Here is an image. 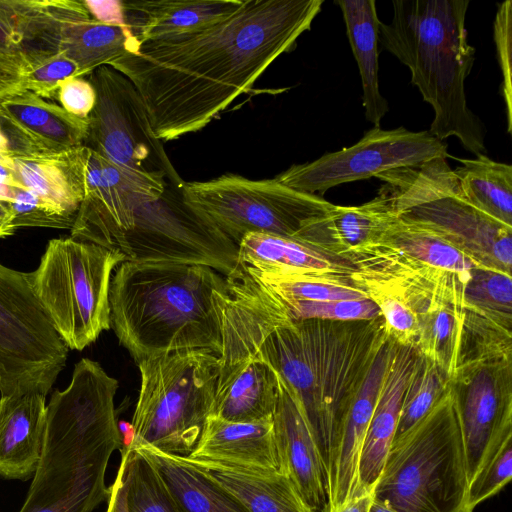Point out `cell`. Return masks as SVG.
I'll list each match as a JSON object with an SVG mask.
<instances>
[{"label": "cell", "mask_w": 512, "mask_h": 512, "mask_svg": "<svg viewBox=\"0 0 512 512\" xmlns=\"http://www.w3.org/2000/svg\"><path fill=\"white\" fill-rule=\"evenodd\" d=\"M118 381L82 358L64 390L46 405L44 442L26 498L18 512H92L108 501L105 473L123 446L114 398Z\"/></svg>", "instance_id": "cell-3"}, {"label": "cell", "mask_w": 512, "mask_h": 512, "mask_svg": "<svg viewBox=\"0 0 512 512\" xmlns=\"http://www.w3.org/2000/svg\"><path fill=\"white\" fill-rule=\"evenodd\" d=\"M453 169L462 195L476 208L512 226V166L485 154L457 158Z\"/></svg>", "instance_id": "cell-31"}, {"label": "cell", "mask_w": 512, "mask_h": 512, "mask_svg": "<svg viewBox=\"0 0 512 512\" xmlns=\"http://www.w3.org/2000/svg\"><path fill=\"white\" fill-rule=\"evenodd\" d=\"M494 42L496 55L502 72L501 93L504 99L507 118V131L512 130V2L506 0L498 4L494 20Z\"/></svg>", "instance_id": "cell-40"}, {"label": "cell", "mask_w": 512, "mask_h": 512, "mask_svg": "<svg viewBox=\"0 0 512 512\" xmlns=\"http://www.w3.org/2000/svg\"><path fill=\"white\" fill-rule=\"evenodd\" d=\"M449 384L470 484L512 436V358L460 363Z\"/></svg>", "instance_id": "cell-15"}, {"label": "cell", "mask_w": 512, "mask_h": 512, "mask_svg": "<svg viewBox=\"0 0 512 512\" xmlns=\"http://www.w3.org/2000/svg\"><path fill=\"white\" fill-rule=\"evenodd\" d=\"M276 372L256 359L219 360L210 415L233 422L271 420L278 399Z\"/></svg>", "instance_id": "cell-23"}, {"label": "cell", "mask_w": 512, "mask_h": 512, "mask_svg": "<svg viewBox=\"0 0 512 512\" xmlns=\"http://www.w3.org/2000/svg\"><path fill=\"white\" fill-rule=\"evenodd\" d=\"M226 277L207 265L129 262L109 289L110 325L138 363L177 351L222 352Z\"/></svg>", "instance_id": "cell-4"}, {"label": "cell", "mask_w": 512, "mask_h": 512, "mask_svg": "<svg viewBox=\"0 0 512 512\" xmlns=\"http://www.w3.org/2000/svg\"><path fill=\"white\" fill-rule=\"evenodd\" d=\"M46 405L39 393L0 397V476H33L44 442Z\"/></svg>", "instance_id": "cell-24"}, {"label": "cell", "mask_w": 512, "mask_h": 512, "mask_svg": "<svg viewBox=\"0 0 512 512\" xmlns=\"http://www.w3.org/2000/svg\"><path fill=\"white\" fill-rule=\"evenodd\" d=\"M323 0H243L207 27L147 40L109 63L139 92L160 140L199 131L247 92L300 35Z\"/></svg>", "instance_id": "cell-1"}, {"label": "cell", "mask_w": 512, "mask_h": 512, "mask_svg": "<svg viewBox=\"0 0 512 512\" xmlns=\"http://www.w3.org/2000/svg\"><path fill=\"white\" fill-rule=\"evenodd\" d=\"M26 67L23 56L0 52V99L25 91Z\"/></svg>", "instance_id": "cell-42"}, {"label": "cell", "mask_w": 512, "mask_h": 512, "mask_svg": "<svg viewBox=\"0 0 512 512\" xmlns=\"http://www.w3.org/2000/svg\"><path fill=\"white\" fill-rule=\"evenodd\" d=\"M381 242L409 257L444 271L469 275L476 267L469 257L431 230L399 217Z\"/></svg>", "instance_id": "cell-32"}, {"label": "cell", "mask_w": 512, "mask_h": 512, "mask_svg": "<svg viewBox=\"0 0 512 512\" xmlns=\"http://www.w3.org/2000/svg\"><path fill=\"white\" fill-rule=\"evenodd\" d=\"M181 187L167 183L159 197L133 193L88 242L129 262L202 264L230 275L237 266V245L184 200Z\"/></svg>", "instance_id": "cell-7"}, {"label": "cell", "mask_w": 512, "mask_h": 512, "mask_svg": "<svg viewBox=\"0 0 512 512\" xmlns=\"http://www.w3.org/2000/svg\"><path fill=\"white\" fill-rule=\"evenodd\" d=\"M120 450L128 512H180L147 459L126 445Z\"/></svg>", "instance_id": "cell-34"}, {"label": "cell", "mask_w": 512, "mask_h": 512, "mask_svg": "<svg viewBox=\"0 0 512 512\" xmlns=\"http://www.w3.org/2000/svg\"><path fill=\"white\" fill-rule=\"evenodd\" d=\"M124 261L119 252L70 236L48 242L31 282L68 349L82 351L111 328L112 272Z\"/></svg>", "instance_id": "cell-10"}, {"label": "cell", "mask_w": 512, "mask_h": 512, "mask_svg": "<svg viewBox=\"0 0 512 512\" xmlns=\"http://www.w3.org/2000/svg\"><path fill=\"white\" fill-rule=\"evenodd\" d=\"M372 500L373 492L356 497L331 512H368Z\"/></svg>", "instance_id": "cell-47"}, {"label": "cell", "mask_w": 512, "mask_h": 512, "mask_svg": "<svg viewBox=\"0 0 512 512\" xmlns=\"http://www.w3.org/2000/svg\"><path fill=\"white\" fill-rule=\"evenodd\" d=\"M352 53L357 62L361 83L365 117L374 127L389 110L388 102L379 87V27L374 0H337Z\"/></svg>", "instance_id": "cell-29"}, {"label": "cell", "mask_w": 512, "mask_h": 512, "mask_svg": "<svg viewBox=\"0 0 512 512\" xmlns=\"http://www.w3.org/2000/svg\"><path fill=\"white\" fill-rule=\"evenodd\" d=\"M450 157L447 145L429 131L373 127L350 147L303 164H294L275 179L300 192L322 195L330 188L402 168Z\"/></svg>", "instance_id": "cell-14"}, {"label": "cell", "mask_w": 512, "mask_h": 512, "mask_svg": "<svg viewBox=\"0 0 512 512\" xmlns=\"http://www.w3.org/2000/svg\"><path fill=\"white\" fill-rule=\"evenodd\" d=\"M184 200L236 245L250 233L294 238L309 220L334 204L292 189L275 178L251 180L226 174L184 182Z\"/></svg>", "instance_id": "cell-11"}, {"label": "cell", "mask_w": 512, "mask_h": 512, "mask_svg": "<svg viewBox=\"0 0 512 512\" xmlns=\"http://www.w3.org/2000/svg\"><path fill=\"white\" fill-rule=\"evenodd\" d=\"M377 178L385 183L400 218L431 230L479 267L511 274L512 226L466 200L447 158Z\"/></svg>", "instance_id": "cell-8"}, {"label": "cell", "mask_w": 512, "mask_h": 512, "mask_svg": "<svg viewBox=\"0 0 512 512\" xmlns=\"http://www.w3.org/2000/svg\"><path fill=\"white\" fill-rule=\"evenodd\" d=\"M137 366L140 389L126 444L189 456L212 409L219 357L177 351L141 360Z\"/></svg>", "instance_id": "cell-9"}, {"label": "cell", "mask_w": 512, "mask_h": 512, "mask_svg": "<svg viewBox=\"0 0 512 512\" xmlns=\"http://www.w3.org/2000/svg\"><path fill=\"white\" fill-rule=\"evenodd\" d=\"M96 103L84 145L121 169L144 178L184 184L154 134L145 104L131 81L109 65L89 74Z\"/></svg>", "instance_id": "cell-13"}, {"label": "cell", "mask_w": 512, "mask_h": 512, "mask_svg": "<svg viewBox=\"0 0 512 512\" xmlns=\"http://www.w3.org/2000/svg\"><path fill=\"white\" fill-rule=\"evenodd\" d=\"M8 152H9L8 140L0 131V153H8Z\"/></svg>", "instance_id": "cell-49"}, {"label": "cell", "mask_w": 512, "mask_h": 512, "mask_svg": "<svg viewBox=\"0 0 512 512\" xmlns=\"http://www.w3.org/2000/svg\"><path fill=\"white\" fill-rule=\"evenodd\" d=\"M465 309L512 330L511 274L476 267L464 285Z\"/></svg>", "instance_id": "cell-33"}, {"label": "cell", "mask_w": 512, "mask_h": 512, "mask_svg": "<svg viewBox=\"0 0 512 512\" xmlns=\"http://www.w3.org/2000/svg\"><path fill=\"white\" fill-rule=\"evenodd\" d=\"M70 77H81L77 64L63 53H56L27 64L24 88L44 99L52 98L59 83Z\"/></svg>", "instance_id": "cell-38"}, {"label": "cell", "mask_w": 512, "mask_h": 512, "mask_svg": "<svg viewBox=\"0 0 512 512\" xmlns=\"http://www.w3.org/2000/svg\"><path fill=\"white\" fill-rule=\"evenodd\" d=\"M277 378L278 399L272 422L281 471L314 512H329L327 474L319 447L295 398Z\"/></svg>", "instance_id": "cell-19"}, {"label": "cell", "mask_w": 512, "mask_h": 512, "mask_svg": "<svg viewBox=\"0 0 512 512\" xmlns=\"http://www.w3.org/2000/svg\"><path fill=\"white\" fill-rule=\"evenodd\" d=\"M399 219L381 186L376 197L357 206L333 205L306 222L293 239L333 259L351 262L379 244Z\"/></svg>", "instance_id": "cell-16"}, {"label": "cell", "mask_w": 512, "mask_h": 512, "mask_svg": "<svg viewBox=\"0 0 512 512\" xmlns=\"http://www.w3.org/2000/svg\"><path fill=\"white\" fill-rule=\"evenodd\" d=\"M246 277L257 292L273 304L277 305L291 320L294 321L307 319L355 321L372 320L381 316L380 309L369 298L278 303L263 294L252 283L247 275Z\"/></svg>", "instance_id": "cell-36"}, {"label": "cell", "mask_w": 512, "mask_h": 512, "mask_svg": "<svg viewBox=\"0 0 512 512\" xmlns=\"http://www.w3.org/2000/svg\"><path fill=\"white\" fill-rule=\"evenodd\" d=\"M394 340L388 335L342 422L327 464L329 512L362 496L358 462L362 444L387 371Z\"/></svg>", "instance_id": "cell-18"}, {"label": "cell", "mask_w": 512, "mask_h": 512, "mask_svg": "<svg viewBox=\"0 0 512 512\" xmlns=\"http://www.w3.org/2000/svg\"><path fill=\"white\" fill-rule=\"evenodd\" d=\"M125 445L147 459L180 512H250L236 496L186 457L146 445Z\"/></svg>", "instance_id": "cell-27"}, {"label": "cell", "mask_w": 512, "mask_h": 512, "mask_svg": "<svg viewBox=\"0 0 512 512\" xmlns=\"http://www.w3.org/2000/svg\"><path fill=\"white\" fill-rule=\"evenodd\" d=\"M237 247V264L260 273L350 281L351 265L330 258L293 238L250 233Z\"/></svg>", "instance_id": "cell-26"}, {"label": "cell", "mask_w": 512, "mask_h": 512, "mask_svg": "<svg viewBox=\"0 0 512 512\" xmlns=\"http://www.w3.org/2000/svg\"><path fill=\"white\" fill-rule=\"evenodd\" d=\"M58 99L70 114L87 118L96 103V92L89 80L70 77L58 85Z\"/></svg>", "instance_id": "cell-41"}, {"label": "cell", "mask_w": 512, "mask_h": 512, "mask_svg": "<svg viewBox=\"0 0 512 512\" xmlns=\"http://www.w3.org/2000/svg\"><path fill=\"white\" fill-rule=\"evenodd\" d=\"M388 335L382 315L355 321L283 320L230 299L219 359H256L276 372L299 405L327 474L342 422Z\"/></svg>", "instance_id": "cell-2"}, {"label": "cell", "mask_w": 512, "mask_h": 512, "mask_svg": "<svg viewBox=\"0 0 512 512\" xmlns=\"http://www.w3.org/2000/svg\"><path fill=\"white\" fill-rule=\"evenodd\" d=\"M138 45L128 25L97 21L84 3L61 26L57 52L74 61L82 77L100 66L109 65Z\"/></svg>", "instance_id": "cell-28"}, {"label": "cell", "mask_w": 512, "mask_h": 512, "mask_svg": "<svg viewBox=\"0 0 512 512\" xmlns=\"http://www.w3.org/2000/svg\"><path fill=\"white\" fill-rule=\"evenodd\" d=\"M22 46L23 38L13 27L3 2L0 0V52L23 56Z\"/></svg>", "instance_id": "cell-44"}, {"label": "cell", "mask_w": 512, "mask_h": 512, "mask_svg": "<svg viewBox=\"0 0 512 512\" xmlns=\"http://www.w3.org/2000/svg\"><path fill=\"white\" fill-rule=\"evenodd\" d=\"M243 0H124L126 24L139 44L207 27L237 11Z\"/></svg>", "instance_id": "cell-25"}, {"label": "cell", "mask_w": 512, "mask_h": 512, "mask_svg": "<svg viewBox=\"0 0 512 512\" xmlns=\"http://www.w3.org/2000/svg\"><path fill=\"white\" fill-rule=\"evenodd\" d=\"M106 512H128L126 504V486L123 479V469L119 466L116 478L110 486V496Z\"/></svg>", "instance_id": "cell-45"}, {"label": "cell", "mask_w": 512, "mask_h": 512, "mask_svg": "<svg viewBox=\"0 0 512 512\" xmlns=\"http://www.w3.org/2000/svg\"><path fill=\"white\" fill-rule=\"evenodd\" d=\"M458 414L450 384L415 426L392 442L373 499L397 512H470Z\"/></svg>", "instance_id": "cell-6"}, {"label": "cell", "mask_w": 512, "mask_h": 512, "mask_svg": "<svg viewBox=\"0 0 512 512\" xmlns=\"http://www.w3.org/2000/svg\"><path fill=\"white\" fill-rule=\"evenodd\" d=\"M10 199L14 209L16 229L21 227L71 229L74 224V219L58 214L26 188L10 186Z\"/></svg>", "instance_id": "cell-39"}, {"label": "cell", "mask_w": 512, "mask_h": 512, "mask_svg": "<svg viewBox=\"0 0 512 512\" xmlns=\"http://www.w3.org/2000/svg\"><path fill=\"white\" fill-rule=\"evenodd\" d=\"M85 145L43 154L0 153L13 186L35 193L58 214L74 219L85 195Z\"/></svg>", "instance_id": "cell-20"}, {"label": "cell", "mask_w": 512, "mask_h": 512, "mask_svg": "<svg viewBox=\"0 0 512 512\" xmlns=\"http://www.w3.org/2000/svg\"><path fill=\"white\" fill-rule=\"evenodd\" d=\"M368 512H397V511H395L392 508L388 507L387 505L373 499L370 504Z\"/></svg>", "instance_id": "cell-48"}, {"label": "cell", "mask_w": 512, "mask_h": 512, "mask_svg": "<svg viewBox=\"0 0 512 512\" xmlns=\"http://www.w3.org/2000/svg\"><path fill=\"white\" fill-rule=\"evenodd\" d=\"M67 356L68 348L34 293L30 272L0 263L1 396H46Z\"/></svg>", "instance_id": "cell-12"}, {"label": "cell", "mask_w": 512, "mask_h": 512, "mask_svg": "<svg viewBox=\"0 0 512 512\" xmlns=\"http://www.w3.org/2000/svg\"><path fill=\"white\" fill-rule=\"evenodd\" d=\"M417 351L394 341L391 359L362 444L358 462L361 495L372 493L391 447Z\"/></svg>", "instance_id": "cell-21"}, {"label": "cell", "mask_w": 512, "mask_h": 512, "mask_svg": "<svg viewBox=\"0 0 512 512\" xmlns=\"http://www.w3.org/2000/svg\"><path fill=\"white\" fill-rule=\"evenodd\" d=\"M469 0H394L379 43L411 72V82L434 111L429 132L454 136L475 156L485 152V128L467 105L465 80L475 48L465 27Z\"/></svg>", "instance_id": "cell-5"}, {"label": "cell", "mask_w": 512, "mask_h": 512, "mask_svg": "<svg viewBox=\"0 0 512 512\" xmlns=\"http://www.w3.org/2000/svg\"><path fill=\"white\" fill-rule=\"evenodd\" d=\"M12 200L0 197V239L12 236L17 230Z\"/></svg>", "instance_id": "cell-46"}, {"label": "cell", "mask_w": 512, "mask_h": 512, "mask_svg": "<svg viewBox=\"0 0 512 512\" xmlns=\"http://www.w3.org/2000/svg\"><path fill=\"white\" fill-rule=\"evenodd\" d=\"M511 476L512 436H509L469 484L468 510L473 512L478 504L498 493L511 480Z\"/></svg>", "instance_id": "cell-37"}, {"label": "cell", "mask_w": 512, "mask_h": 512, "mask_svg": "<svg viewBox=\"0 0 512 512\" xmlns=\"http://www.w3.org/2000/svg\"><path fill=\"white\" fill-rule=\"evenodd\" d=\"M448 385L449 380L437 365L417 352L393 441L407 433L430 412L444 395Z\"/></svg>", "instance_id": "cell-35"}, {"label": "cell", "mask_w": 512, "mask_h": 512, "mask_svg": "<svg viewBox=\"0 0 512 512\" xmlns=\"http://www.w3.org/2000/svg\"><path fill=\"white\" fill-rule=\"evenodd\" d=\"M191 462L236 496L250 512H314L282 471L261 472L217 462Z\"/></svg>", "instance_id": "cell-30"}, {"label": "cell", "mask_w": 512, "mask_h": 512, "mask_svg": "<svg viewBox=\"0 0 512 512\" xmlns=\"http://www.w3.org/2000/svg\"><path fill=\"white\" fill-rule=\"evenodd\" d=\"M261 472L281 471L273 422H233L209 415L199 441L186 457Z\"/></svg>", "instance_id": "cell-22"}, {"label": "cell", "mask_w": 512, "mask_h": 512, "mask_svg": "<svg viewBox=\"0 0 512 512\" xmlns=\"http://www.w3.org/2000/svg\"><path fill=\"white\" fill-rule=\"evenodd\" d=\"M92 18L106 24L125 26V9L122 0L84 1Z\"/></svg>", "instance_id": "cell-43"}, {"label": "cell", "mask_w": 512, "mask_h": 512, "mask_svg": "<svg viewBox=\"0 0 512 512\" xmlns=\"http://www.w3.org/2000/svg\"><path fill=\"white\" fill-rule=\"evenodd\" d=\"M89 121L24 91L0 99V131L9 152L43 154L84 145Z\"/></svg>", "instance_id": "cell-17"}]
</instances>
